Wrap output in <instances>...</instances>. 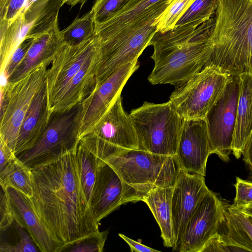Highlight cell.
I'll use <instances>...</instances> for the list:
<instances>
[{"mask_svg":"<svg viewBox=\"0 0 252 252\" xmlns=\"http://www.w3.org/2000/svg\"><path fill=\"white\" fill-rule=\"evenodd\" d=\"M211 154L205 119L184 120L176 154L181 170L205 176Z\"/></svg>","mask_w":252,"mask_h":252,"instance_id":"e0dca14e","label":"cell"},{"mask_svg":"<svg viewBox=\"0 0 252 252\" xmlns=\"http://www.w3.org/2000/svg\"><path fill=\"white\" fill-rule=\"evenodd\" d=\"M224 207L217 194L210 190L188 222L179 252H198L218 234L224 218Z\"/></svg>","mask_w":252,"mask_h":252,"instance_id":"2e32d148","label":"cell"},{"mask_svg":"<svg viewBox=\"0 0 252 252\" xmlns=\"http://www.w3.org/2000/svg\"><path fill=\"white\" fill-rule=\"evenodd\" d=\"M64 44L74 46L80 44L95 35V23L91 10L81 17H77L61 31Z\"/></svg>","mask_w":252,"mask_h":252,"instance_id":"f1b7e54d","label":"cell"},{"mask_svg":"<svg viewBox=\"0 0 252 252\" xmlns=\"http://www.w3.org/2000/svg\"><path fill=\"white\" fill-rule=\"evenodd\" d=\"M95 48L94 35L77 45L63 44L57 51L46 75L48 106L52 113L57 111L66 94L75 92L81 85L87 71L84 63Z\"/></svg>","mask_w":252,"mask_h":252,"instance_id":"ba28073f","label":"cell"},{"mask_svg":"<svg viewBox=\"0 0 252 252\" xmlns=\"http://www.w3.org/2000/svg\"><path fill=\"white\" fill-rule=\"evenodd\" d=\"M64 0H36L23 13L26 21L33 24L28 35L39 32L49 26L58 16Z\"/></svg>","mask_w":252,"mask_h":252,"instance_id":"484cf974","label":"cell"},{"mask_svg":"<svg viewBox=\"0 0 252 252\" xmlns=\"http://www.w3.org/2000/svg\"><path fill=\"white\" fill-rule=\"evenodd\" d=\"M27 1V0H10L5 18L2 20H6L9 25L16 17L24 12Z\"/></svg>","mask_w":252,"mask_h":252,"instance_id":"f35d334b","label":"cell"},{"mask_svg":"<svg viewBox=\"0 0 252 252\" xmlns=\"http://www.w3.org/2000/svg\"><path fill=\"white\" fill-rule=\"evenodd\" d=\"M236 209L247 215L252 216V203Z\"/></svg>","mask_w":252,"mask_h":252,"instance_id":"f6af8a7d","label":"cell"},{"mask_svg":"<svg viewBox=\"0 0 252 252\" xmlns=\"http://www.w3.org/2000/svg\"><path fill=\"white\" fill-rule=\"evenodd\" d=\"M233 252L221 239L219 234L209 240L198 252Z\"/></svg>","mask_w":252,"mask_h":252,"instance_id":"74e56055","label":"cell"},{"mask_svg":"<svg viewBox=\"0 0 252 252\" xmlns=\"http://www.w3.org/2000/svg\"><path fill=\"white\" fill-rule=\"evenodd\" d=\"M10 0H0V20L5 18Z\"/></svg>","mask_w":252,"mask_h":252,"instance_id":"7bdbcfd3","label":"cell"},{"mask_svg":"<svg viewBox=\"0 0 252 252\" xmlns=\"http://www.w3.org/2000/svg\"><path fill=\"white\" fill-rule=\"evenodd\" d=\"M61 31L58 16L44 30L27 35L33 38L32 43L6 83L18 81L43 63H51L57 51L64 44Z\"/></svg>","mask_w":252,"mask_h":252,"instance_id":"d6986e66","label":"cell"},{"mask_svg":"<svg viewBox=\"0 0 252 252\" xmlns=\"http://www.w3.org/2000/svg\"><path fill=\"white\" fill-rule=\"evenodd\" d=\"M127 0H96L91 10L95 24L102 23L115 14Z\"/></svg>","mask_w":252,"mask_h":252,"instance_id":"836d02e7","label":"cell"},{"mask_svg":"<svg viewBox=\"0 0 252 252\" xmlns=\"http://www.w3.org/2000/svg\"><path fill=\"white\" fill-rule=\"evenodd\" d=\"M108 234V230L99 231L96 234L85 237L65 248L62 252H101Z\"/></svg>","mask_w":252,"mask_h":252,"instance_id":"d6a6232c","label":"cell"},{"mask_svg":"<svg viewBox=\"0 0 252 252\" xmlns=\"http://www.w3.org/2000/svg\"><path fill=\"white\" fill-rule=\"evenodd\" d=\"M229 77L213 66H206L176 87L169 101L184 120L205 119L220 97Z\"/></svg>","mask_w":252,"mask_h":252,"instance_id":"30bf717a","label":"cell"},{"mask_svg":"<svg viewBox=\"0 0 252 252\" xmlns=\"http://www.w3.org/2000/svg\"><path fill=\"white\" fill-rule=\"evenodd\" d=\"M75 150L31 168L32 205L64 248L100 231L81 187Z\"/></svg>","mask_w":252,"mask_h":252,"instance_id":"6da1fadb","label":"cell"},{"mask_svg":"<svg viewBox=\"0 0 252 252\" xmlns=\"http://www.w3.org/2000/svg\"><path fill=\"white\" fill-rule=\"evenodd\" d=\"M4 189L10 199L14 221L27 229L39 251L62 252L65 245L56 238L40 220L30 197L14 188Z\"/></svg>","mask_w":252,"mask_h":252,"instance_id":"ac0fdd59","label":"cell"},{"mask_svg":"<svg viewBox=\"0 0 252 252\" xmlns=\"http://www.w3.org/2000/svg\"><path fill=\"white\" fill-rule=\"evenodd\" d=\"M82 110L80 103L69 110L53 112L46 129L36 142L16 156L31 169L76 150L79 142Z\"/></svg>","mask_w":252,"mask_h":252,"instance_id":"52a82bcc","label":"cell"},{"mask_svg":"<svg viewBox=\"0 0 252 252\" xmlns=\"http://www.w3.org/2000/svg\"><path fill=\"white\" fill-rule=\"evenodd\" d=\"M36 0H27L26 7L24 11L31 5L34 2H35Z\"/></svg>","mask_w":252,"mask_h":252,"instance_id":"bcb514c9","label":"cell"},{"mask_svg":"<svg viewBox=\"0 0 252 252\" xmlns=\"http://www.w3.org/2000/svg\"><path fill=\"white\" fill-rule=\"evenodd\" d=\"M234 187L236 195L232 207L238 208L252 203V182L236 177Z\"/></svg>","mask_w":252,"mask_h":252,"instance_id":"d590c367","label":"cell"},{"mask_svg":"<svg viewBox=\"0 0 252 252\" xmlns=\"http://www.w3.org/2000/svg\"><path fill=\"white\" fill-rule=\"evenodd\" d=\"M218 234L233 252H252V216L225 205Z\"/></svg>","mask_w":252,"mask_h":252,"instance_id":"44dd1931","label":"cell"},{"mask_svg":"<svg viewBox=\"0 0 252 252\" xmlns=\"http://www.w3.org/2000/svg\"><path fill=\"white\" fill-rule=\"evenodd\" d=\"M121 94L96 127L79 140V143L102 160L122 149H139L134 125L129 114L123 108Z\"/></svg>","mask_w":252,"mask_h":252,"instance_id":"8fae6325","label":"cell"},{"mask_svg":"<svg viewBox=\"0 0 252 252\" xmlns=\"http://www.w3.org/2000/svg\"><path fill=\"white\" fill-rule=\"evenodd\" d=\"M215 18L198 27L186 25L164 33L157 32L149 46L154 47L155 64L148 77L153 85L179 87L207 66L214 49Z\"/></svg>","mask_w":252,"mask_h":252,"instance_id":"7a4b0ae2","label":"cell"},{"mask_svg":"<svg viewBox=\"0 0 252 252\" xmlns=\"http://www.w3.org/2000/svg\"><path fill=\"white\" fill-rule=\"evenodd\" d=\"M239 76L240 90L232 146L233 154L237 159L242 155L252 133V73H243Z\"/></svg>","mask_w":252,"mask_h":252,"instance_id":"7402d4cb","label":"cell"},{"mask_svg":"<svg viewBox=\"0 0 252 252\" xmlns=\"http://www.w3.org/2000/svg\"><path fill=\"white\" fill-rule=\"evenodd\" d=\"M174 186L153 188L141 199L147 205L158 223L164 246L172 249L175 244L172 215Z\"/></svg>","mask_w":252,"mask_h":252,"instance_id":"603a6c76","label":"cell"},{"mask_svg":"<svg viewBox=\"0 0 252 252\" xmlns=\"http://www.w3.org/2000/svg\"><path fill=\"white\" fill-rule=\"evenodd\" d=\"M15 156L7 145L0 139V171L3 170Z\"/></svg>","mask_w":252,"mask_h":252,"instance_id":"ab89813d","label":"cell"},{"mask_svg":"<svg viewBox=\"0 0 252 252\" xmlns=\"http://www.w3.org/2000/svg\"><path fill=\"white\" fill-rule=\"evenodd\" d=\"M14 227L19 237L18 242L11 245L6 241L1 240L0 252H36L39 251L26 228L16 221Z\"/></svg>","mask_w":252,"mask_h":252,"instance_id":"1f68e13d","label":"cell"},{"mask_svg":"<svg viewBox=\"0 0 252 252\" xmlns=\"http://www.w3.org/2000/svg\"><path fill=\"white\" fill-rule=\"evenodd\" d=\"M219 0H196L181 17L175 27L186 25L199 27L212 17Z\"/></svg>","mask_w":252,"mask_h":252,"instance_id":"f546056e","label":"cell"},{"mask_svg":"<svg viewBox=\"0 0 252 252\" xmlns=\"http://www.w3.org/2000/svg\"><path fill=\"white\" fill-rule=\"evenodd\" d=\"M139 149L158 155L176 156L184 120L170 102L145 101L129 113Z\"/></svg>","mask_w":252,"mask_h":252,"instance_id":"8992f818","label":"cell"},{"mask_svg":"<svg viewBox=\"0 0 252 252\" xmlns=\"http://www.w3.org/2000/svg\"><path fill=\"white\" fill-rule=\"evenodd\" d=\"M52 113L49 109L45 82L33 98L20 126L14 151L16 156L36 142L46 129Z\"/></svg>","mask_w":252,"mask_h":252,"instance_id":"ffe728a7","label":"cell"},{"mask_svg":"<svg viewBox=\"0 0 252 252\" xmlns=\"http://www.w3.org/2000/svg\"><path fill=\"white\" fill-rule=\"evenodd\" d=\"M0 187H12L31 197L32 187L31 169L16 156L0 171Z\"/></svg>","mask_w":252,"mask_h":252,"instance_id":"83f0119b","label":"cell"},{"mask_svg":"<svg viewBox=\"0 0 252 252\" xmlns=\"http://www.w3.org/2000/svg\"><path fill=\"white\" fill-rule=\"evenodd\" d=\"M87 1V0H64V3L70 5L71 7L79 3L80 4V8H82Z\"/></svg>","mask_w":252,"mask_h":252,"instance_id":"ee69618b","label":"cell"},{"mask_svg":"<svg viewBox=\"0 0 252 252\" xmlns=\"http://www.w3.org/2000/svg\"><path fill=\"white\" fill-rule=\"evenodd\" d=\"M145 194L125 182L111 166L99 159L90 204L97 223L122 205L141 201Z\"/></svg>","mask_w":252,"mask_h":252,"instance_id":"4fadbf2b","label":"cell"},{"mask_svg":"<svg viewBox=\"0 0 252 252\" xmlns=\"http://www.w3.org/2000/svg\"><path fill=\"white\" fill-rule=\"evenodd\" d=\"M75 159L81 187L90 206L99 159L79 143L75 151Z\"/></svg>","mask_w":252,"mask_h":252,"instance_id":"4316f807","label":"cell"},{"mask_svg":"<svg viewBox=\"0 0 252 252\" xmlns=\"http://www.w3.org/2000/svg\"><path fill=\"white\" fill-rule=\"evenodd\" d=\"M33 41V38L26 36L16 48L9 59L5 68L1 74L5 79V83L15 68L23 60Z\"/></svg>","mask_w":252,"mask_h":252,"instance_id":"e575fe53","label":"cell"},{"mask_svg":"<svg viewBox=\"0 0 252 252\" xmlns=\"http://www.w3.org/2000/svg\"><path fill=\"white\" fill-rule=\"evenodd\" d=\"M169 0H127L105 21L95 24V36L106 38L120 32L134 20L156 5Z\"/></svg>","mask_w":252,"mask_h":252,"instance_id":"cb8c5ba5","label":"cell"},{"mask_svg":"<svg viewBox=\"0 0 252 252\" xmlns=\"http://www.w3.org/2000/svg\"><path fill=\"white\" fill-rule=\"evenodd\" d=\"M242 155L243 160L252 173V133L247 143Z\"/></svg>","mask_w":252,"mask_h":252,"instance_id":"b9f144b4","label":"cell"},{"mask_svg":"<svg viewBox=\"0 0 252 252\" xmlns=\"http://www.w3.org/2000/svg\"><path fill=\"white\" fill-rule=\"evenodd\" d=\"M103 161L125 182L144 194L155 188L174 186L181 170L176 156L140 149H122Z\"/></svg>","mask_w":252,"mask_h":252,"instance_id":"5b68a950","label":"cell"},{"mask_svg":"<svg viewBox=\"0 0 252 252\" xmlns=\"http://www.w3.org/2000/svg\"><path fill=\"white\" fill-rule=\"evenodd\" d=\"M122 238L129 245L130 251L135 252H159V251L147 247L140 242H136L123 234H119Z\"/></svg>","mask_w":252,"mask_h":252,"instance_id":"60d3db41","label":"cell"},{"mask_svg":"<svg viewBox=\"0 0 252 252\" xmlns=\"http://www.w3.org/2000/svg\"><path fill=\"white\" fill-rule=\"evenodd\" d=\"M240 90L239 75L230 76L220 97L205 117L211 154L229 160L236 123Z\"/></svg>","mask_w":252,"mask_h":252,"instance_id":"7c38bea8","label":"cell"},{"mask_svg":"<svg viewBox=\"0 0 252 252\" xmlns=\"http://www.w3.org/2000/svg\"><path fill=\"white\" fill-rule=\"evenodd\" d=\"M50 64L43 63L18 81L1 85L0 139L13 153L20 126L33 98L45 83Z\"/></svg>","mask_w":252,"mask_h":252,"instance_id":"9c48e42d","label":"cell"},{"mask_svg":"<svg viewBox=\"0 0 252 252\" xmlns=\"http://www.w3.org/2000/svg\"><path fill=\"white\" fill-rule=\"evenodd\" d=\"M139 66L138 60L122 66L82 101L79 140L96 127Z\"/></svg>","mask_w":252,"mask_h":252,"instance_id":"5bb4252c","label":"cell"},{"mask_svg":"<svg viewBox=\"0 0 252 252\" xmlns=\"http://www.w3.org/2000/svg\"><path fill=\"white\" fill-rule=\"evenodd\" d=\"M205 176L180 170L174 186L172 215L175 244L179 251L186 227L200 202L210 191Z\"/></svg>","mask_w":252,"mask_h":252,"instance_id":"9a60e30c","label":"cell"},{"mask_svg":"<svg viewBox=\"0 0 252 252\" xmlns=\"http://www.w3.org/2000/svg\"><path fill=\"white\" fill-rule=\"evenodd\" d=\"M32 24L27 23L24 13L18 15L9 25L5 20L0 21L1 74L16 48L28 34Z\"/></svg>","mask_w":252,"mask_h":252,"instance_id":"d4e9b609","label":"cell"},{"mask_svg":"<svg viewBox=\"0 0 252 252\" xmlns=\"http://www.w3.org/2000/svg\"><path fill=\"white\" fill-rule=\"evenodd\" d=\"M172 1L156 5L114 35L103 38L95 36L94 89L119 68L138 60L156 32L160 16Z\"/></svg>","mask_w":252,"mask_h":252,"instance_id":"277c9868","label":"cell"},{"mask_svg":"<svg viewBox=\"0 0 252 252\" xmlns=\"http://www.w3.org/2000/svg\"><path fill=\"white\" fill-rule=\"evenodd\" d=\"M196 0H173L160 16L157 32H165L173 29L176 23Z\"/></svg>","mask_w":252,"mask_h":252,"instance_id":"4dcf8cb0","label":"cell"},{"mask_svg":"<svg viewBox=\"0 0 252 252\" xmlns=\"http://www.w3.org/2000/svg\"><path fill=\"white\" fill-rule=\"evenodd\" d=\"M214 18L207 66L229 76L252 73V0H219Z\"/></svg>","mask_w":252,"mask_h":252,"instance_id":"3957f363","label":"cell"},{"mask_svg":"<svg viewBox=\"0 0 252 252\" xmlns=\"http://www.w3.org/2000/svg\"><path fill=\"white\" fill-rule=\"evenodd\" d=\"M0 222L1 234L4 232L14 221L13 211L6 190L1 187L0 191Z\"/></svg>","mask_w":252,"mask_h":252,"instance_id":"8d00e7d4","label":"cell"}]
</instances>
